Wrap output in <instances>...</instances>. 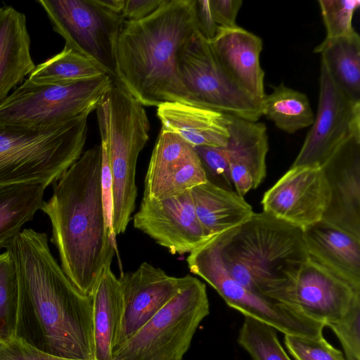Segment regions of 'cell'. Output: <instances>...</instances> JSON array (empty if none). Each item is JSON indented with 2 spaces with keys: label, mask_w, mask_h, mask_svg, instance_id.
I'll list each match as a JSON object with an SVG mask.
<instances>
[{
  "label": "cell",
  "mask_w": 360,
  "mask_h": 360,
  "mask_svg": "<svg viewBox=\"0 0 360 360\" xmlns=\"http://www.w3.org/2000/svg\"><path fill=\"white\" fill-rule=\"evenodd\" d=\"M6 249L18 276L15 336L56 356L95 360L91 297L65 275L47 234L25 229Z\"/></svg>",
  "instance_id": "6da1fadb"
},
{
  "label": "cell",
  "mask_w": 360,
  "mask_h": 360,
  "mask_svg": "<svg viewBox=\"0 0 360 360\" xmlns=\"http://www.w3.org/2000/svg\"><path fill=\"white\" fill-rule=\"evenodd\" d=\"M101 145L85 151L58 179L41 210L52 226L61 268L83 294L91 295L103 270L117 255L102 191Z\"/></svg>",
  "instance_id": "7a4b0ae2"
},
{
  "label": "cell",
  "mask_w": 360,
  "mask_h": 360,
  "mask_svg": "<svg viewBox=\"0 0 360 360\" xmlns=\"http://www.w3.org/2000/svg\"><path fill=\"white\" fill-rule=\"evenodd\" d=\"M198 31L196 0H164L147 17L124 21L116 44L115 84L143 106L190 104L178 60Z\"/></svg>",
  "instance_id": "3957f363"
},
{
  "label": "cell",
  "mask_w": 360,
  "mask_h": 360,
  "mask_svg": "<svg viewBox=\"0 0 360 360\" xmlns=\"http://www.w3.org/2000/svg\"><path fill=\"white\" fill-rule=\"evenodd\" d=\"M212 238L233 278L276 301L290 274L309 257L302 231L264 212Z\"/></svg>",
  "instance_id": "277c9868"
},
{
  "label": "cell",
  "mask_w": 360,
  "mask_h": 360,
  "mask_svg": "<svg viewBox=\"0 0 360 360\" xmlns=\"http://www.w3.org/2000/svg\"><path fill=\"white\" fill-rule=\"evenodd\" d=\"M88 117L51 124L0 118V186L58 180L82 155Z\"/></svg>",
  "instance_id": "5b68a950"
},
{
  "label": "cell",
  "mask_w": 360,
  "mask_h": 360,
  "mask_svg": "<svg viewBox=\"0 0 360 360\" xmlns=\"http://www.w3.org/2000/svg\"><path fill=\"white\" fill-rule=\"evenodd\" d=\"M96 110L111 174L112 225L117 236L125 232L135 210L136 163L149 139L150 122L143 105L116 84Z\"/></svg>",
  "instance_id": "8992f818"
},
{
  "label": "cell",
  "mask_w": 360,
  "mask_h": 360,
  "mask_svg": "<svg viewBox=\"0 0 360 360\" xmlns=\"http://www.w3.org/2000/svg\"><path fill=\"white\" fill-rule=\"evenodd\" d=\"M209 314L206 285L193 276L168 304L117 346L112 360H182Z\"/></svg>",
  "instance_id": "52a82bcc"
},
{
  "label": "cell",
  "mask_w": 360,
  "mask_h": 360,
  "mask_svg": "<svg viewBox=\"0 0 360 360\" xmlns=\"http://www.w3.org/2000/svg\"><path fill=\"white\" fill-rule=\"evenodd\" d=\"M191 273L210 284L230 307L264 322L285 335L308 338L323 335L322 323L308 318L294 307L246 289L225 269L210 238L186 258Z\"/></svg>",
  "instance_id": "ba28073f"
},
{
  "label": "cell",
  "mask_w": 360,
  "mask_h": 360,
  "mask_svg": "<svg viewBox=\"0 0 360 360\" xmlns=\"http://www.w3.org/2000/svg\"><path fill=\"white\" fill-rule=\"evenodd\" d=\"M114 84L109 75L69 83L39 84L27 79L0 105V118L51 124L89 115Z\"/></svg>",
  "instance_id": "9c48e42d"
},
{
  "label": "cell",
  "mask_w": 360,
  "mask_h": 360,
  "mask_svg": "<svg viewBox=\"0 0 360 360\" xmlns=\"http://www.w3.org/2000/svg\"><path fill=\"white\" fill-rule=\"evenodd\" d=\"M65 46L101 65L115 82L117 40L122 15L101 0H39Z\"/></svg>",
  "instance_id": "30bf717a"
},
{
  "label": "cell",
  "mask_w": 360,
  "mask_h": 360,
  "mask_svg": "<svg viewBox=\"0 0 360 360\" xmlns=\"http://www.w3.org/2000/svg\"><path fill=\"white\" fill-rule=\"evenodd\" d=\"M178 71L190 104L252 122L262 117L260 101L229 76L199 31L181 53Z\"/></svg>",
  "instance_id": "8fae6325"
},
{
  "label": "cell",
  "mask_w": 360,
  "mask_h": 360,
  "mask_svg": "<svg viewBox=\"0 0 360 360\" xmlns=\"http://www.w3.org/2000/svg\"><path fill=\"white\" fill-rule=\"evenodd\" d=\"M278 301L326 327L360 302V289L309 257L290 274Z\"/></svg>",
  "instance_id": "7c38bea8"
},
{
  "label": "cell",
  "mask_w": 360,
  "mask_h": 360,
  "mask_svg": "<svg viewBox=\"0 0 360 360\" xmlns=\"http://www.w3.org/2000/svg\"><path fill=\"white\" fill-rule=\"evenodd\" d=\"M360 134V102L349 98L321 61L317 112L291 165L322 167L347 137Z\"/></svg>",
  "instance_id": "4fadbf2b"
},
{
  "label": "cell",
  "mask_w": 360,
  "mask_h": 360,
  "mask_svg": "<svg viewBox=\"0 0 360 360\" xmlns=\"http://www.w3.org/2000/svg\"><path fill=\"white\" fill-rule=\"evenodd\" d=\"M330 188L321 167H292L266 191L263 212L302 231L322 220Z\"/></svg>",
  "instance_id": "5bb4252c"
},
{
  "label": "cell",
  "mask_w": 360,
  "mask_h": 360,
  "mask_svg": "<svg viewBox=\"0 0 360 360\" xmlns=\"http://www.w3.org/2000/svg\"><path fill=\"white\" fill-rule=\"evenodd\" d=\"M133 223L172 255L190 253L211 238L197 216L190 190L162 200L143 198Z\"/></svg>",
  "instance_id": "9a60e30c"
},
{
  "label": "cell",
  "mask_w": 360,
  "mask_h": 360,
  "mask_svg": "<svg viewBox=\"0 0 360 360\" xmlns=\"http://www.w3.org/2000/svg\"><path fill=\"white\" fill-rule=\"evenodd\" d=\"M207 180L195 148L177 134L162 129L148 167L143 198H168Z\"/></svg>",
  "instance_id": "2e32d148"
},
{
  "label": "cell",
  "mask_w": 360,
  "mask_h": 360,
  "mask_svg": "<svg viewBox=\"0 0 360 360\" xmlns=\"http://www.w3.org/2000/svg\"><path fill=\"white\" fill-rule=\"evenodd\" d=\"M321 167L330 194L322 220L360 238V134L347 137Z\"/></svg>",
  "instance_id": "e0dca14e"
},
{
  "label": "cell",
  "mask_w": 360,
  "mask_h": 360,
  "mask_svg": "<svg viewBox=\"0 0 360 360\" xmlns=\"http://www.w3.org/2000/svg\"><path fill=\"white\" fill-rule=\"evenodd\" d=\"M192 278L191 275L169 276L148 262H143L133 272L122 274L119 281L124 299V320L120 343L168 304Z\"/></svg>",
  "instance_id": "ac0fdd59"
},
{
  "label": "cell",
  "mask_w": 360,
  "mask_h": 360,
  "mask_svg": "<svg viewBox=\"0 0 360 360\" xmlns=\"http://www.w3.org/2000/svg\"><path fill=\"white\" fill-rule=\"evenodd\" d=\"M228 117L229 135L225 149L230 177L236 192L244 196L259 186L266 175V127L258 121Z\"/></svg>",
  "instance_id": "d6986e66"
},
{
  "label": "cell",
  "mask_w": 360,
  "mask_h": 360,
  "mask_svg": "<svg viewBox=\"0 0 360 360\" xmlns=\"http://www.w3.org/2000/svg\"><path fill=\"white\" fill-rule=\"evenodd\" d=\"M218 62L243 90L261 101L264 93V72L260 64L262 39L236 25L219 28L208 41Z\"/></svg>",
  "instance_id": "ffe728a7"
},
{
  "label": "cell",
  "mask_w": 360,
  "mask_h": 360,
  "mask_svg": "<svg viewBox=\"0 0 360 360\" xmlns=\"http://www.w3.org/2000/svg\"><path fill=\"white\" fill-rule=\"evenodd\" d=\"M310 257L360 289V238L321 220L302 231Z\"/></svg>",
  "instance_id": "44dd1931"
},
{
  "label": "cell",
  "mask_w": 360,
  "mask_h": 360,
  "mask_svg": "<svg viewBox=\"0 0 360 360\" xmlns=\"http://www.w3.org/2000/svg\"><path fill=\"white\" fill-rule=\"evenodd\" d=\"M162 129L173 132L193 147H225L229 139L228 115L181 102L158 106Z\"/></svg>",
  "instance_id": "7402d4cb"
},
{
  "label": "cell",
  "mask_w": 360,
  "mask_h": 360,
  "mask_svg": "<svg viewBox=\"0 0 360 360\" xmlns=\"http://www.w3.org/2000/svg\"><path fill=\"white\" fill-rule=\"evenodd\" d=\"M93 305L94 359L112 360L120 343L124 304L119 278L105 267L91 295Z\"/></svg>",
  "instance_id": "603a6c76"
},
{
  "label": "cell",
  "mask_w": 360,
  "mask_h": 360,
  "mask_svg": "<svg viewBox=\"0 0 360 360\" xmlns=\"http://www.w3.org/2000/svg\"><path fill=\"white\" fill-rule=\"evenodd\" d=\"M26 22L14 8L0 7V105L35 68Z\"/></svg>",
  "instance_id": "cb8c5ba5"
},
{
  "label": "cell",
  "mask_w": 360,
  "mask_h": 360,
  "mask_svg": "<svg viewBox=\"0 0 360 360\" xmlns=\"http://www.w3.org/2000/svg\"><path fill=\"white\" fill-rule=\"evenodd\" d=\"M190 192L197 216L210 237L241 226L255 213L243 196L209 179Z\"/></svg>",
  "instance_id": "d4e9b609"
},
{
  "label": "cell",
  "mask_w": 360,
  "mask_h": 360,
  "mask_svg": "<svg viewBox=\"0 0 360 360\" xmlns=\"http://www.w3.org/2000/svg\"><path fill=\"white\" fill-rule=\"evenodd\" d=\"M321 55L333 79L351 100L360 102V37L354 30L325 38L314 50Z\"/></svg>",
  "instance_id": "484cf974"
},
{
  "label": "cell",
  "mask_w": 360,
  "mask_h": 360,
  "mask_svg": "<svg viewBox=\"0 0 360 360\" xmlns=\"http://www.w3.org/2000/svg\"><path fill=\"white\" fill-rule=\"evenodd\" d=\"M45 183H21L0 186V249L6 248L41 208Z\"/></svg>",
  "instance_id": "4316f807"
},
{
  "label": "cell",
  "mask_w": 360,
  "mask_h": 360,
  "mask_svg": "<svg viewBox=\"0 0 360 360\" xmlns=\"http://www.w3.org/2000/svg\"><path fill=\"white\" fill-rule=\"evenodd\" d=\"M262 116L264 115L285 132L293 134L311 126L314 115L307 96L281 83L273 86L270 94L260 101Z\"/></svg>",
  "instance_id": "83f0119b"
},
{
  "label": "cell",
  "mask_w": 360,
  "mask_h": 360,
  "mask_svg": "<svg viewBox=\"0 0 360 360\" xmlns=\"http://www.w3.org/2000/svg\"><path fill=\"white\" fill-rule=\"evenodd\" d=\"M108 75L98 63L65 46L58 54L35 66L28 79L34 83H69Z\"/></svg>",
  "instance_id": "f1b7e54d"
},
{
  "label": "cell",
  "mask_w": 360,
  "mask_h": 360,
  "mask_svg": "<svg viewBox=\"0 0 360 360\" xmlns=\"http://www.w3.org/2000/svg\"><path fill=\"white\" fill-rule=\"evenodd\" d=\"M277 331L264 322L245 316L237 341L252 360H292L281 345Z\"/></svg>",
  "instance_id": "f546056e"
},
{
  "label": "cell",
  "mask_w": 360,
  "mask_h": 360,
  "mask_svg": "<svg viewBox=\"0 0 360 360\" xmlns=\"http://www.w3.org/2000/svg\"><path fill=\"white\" fill-rule=\"evenodd\" d=\"M18 300V276L8 250L0 254V342L15 335Z\"/></svg>",
  "instance_id": "4dcf8cb0"
},
{
  "label": "cell",
  "mask_w": 360,
  "mask_h": 360,
  "mask_svg": "<svg viewBox=\"0 0 360 360\" xmlns=\"http://www.w3.org/2000/svg\"><path fill=\"white\" fill-rule=\"evenodd\" d=\"M318 3L326 30V38L341 37L354 30L352 17L360 6V1L319 0Z\"/></svg>",
  "instance_id": "1f68e13d"
},
{
  "label": "cell",
  "mask_w": 360,
  "mask_h": 360,
  "mask_svg": "<svg viewBox=\"0 0 360 360\" xmlns=\"http://www.w3.org/2000/svg\"><path fill=\"white\" fill-rule=\"evenodd\" d=\"M285 345L295 360H346L342 352L321 335L308 338L285 335Z\"/></svg>",
  "instance_id": "d6a6232c"
},
{
  "label": "cell",
  "mask_w": 360,
  "mask_h": 360,
  "mask_svg": "<svg viewBox=\"0 0 360 360\" xmlns=\"http://www.w3.org/2000/svg\"><path fill=\"white\" fill-rule=\"evenodd\" d=\"M338 338L346 360H360V302L339 321L330 324Z\"/></svg>",
  "instance_id": "836d02e7"
},
{
  "label": "cell",
  "mask_w": 360,
  "mask_h": 360,
  "mask_svg": "<svg viewBox=\"0 0 360 360\" xmlns=\"http://www.w3.org/2000/svg\"><path fill=\"white\" fill-rule=\"evenodd\" d=\"M204 169L214 176L220 178L229 187H232L229 173V165L225 147H194Z\"/></svg>",
  "instance_id": "e575fe53"
},
{
  "label": "cell",
  "mask_w": 360,
  "mask_h": 360,
  "mask_svg": "<svg viewBox=\"0 0 360 360\" xmlns=\"http://www.w3.org/2000/svg\"><path fill=\"white\" fill-rule=\"evenodd\" d=\"M0 360H80L56 356L30 345L22 339L13 336L0 342Z\"/></svg>",
  "instance_id": "d590c367"
},
{
  "label": "cell",
  "mask_w": 360,
  "mask_h": 360,
  "mask_svg": "<svg viewBox=\"0 0 360 360\" xmlns=\"http://www.w3.org/2000/svg\"><path fill=\"white\" fill-rule=\"evenodd\" d=\"M242 4L241 0H209L212 17L219 28L237 25L236 20Z\"/></svg>",
  "instance_id": "8d00e7d4"
},
{
  "label": "cell",
  "mask_w": 360,
  "mask_h": 360,
  "mask_svg": "<svg viewBox=\"0 0 360 360\" xmlns=\"http://www.w3.org/2000/svg\"><path fill=\"white\" fill-rule=\"evenodd\" d=\"M164 0H124L122 17L124 21L139 20L154 12Z\"/></svg>",
  "instance_id": "74e56055"
},
{
  "label": "cell",
  "mask_w": 360,
  "mask_h": 360,
  "mask_svg": "<svg viewBox=\"0 0 360 360\" xmlns=\"http://www.w3.org/2000/svg\"><path fill=\"white\" fill-rule=\"evenodd\" d=\"M196 17L199 32L210 41L216 36L219 27L212 17L209 0H196Z\"/></svg>",
  "instance_id": "f35d334b"
},
{
  "label": "cell",
  "mask_w": 360,
  "mask_h": 360,
  "mask_svg": "<svg viewBox=\"0 0 360 360\" xmlns=\"http://www.w3.org/2000/svg\"><path fill=\"white\" fill-rule=\"evenodd\" d=\"M102 150V191L105 209L108 221L112 225V179L105 150Z\"/></svg>",
  "instance_id": "ab89813d"
}]
</instances>
